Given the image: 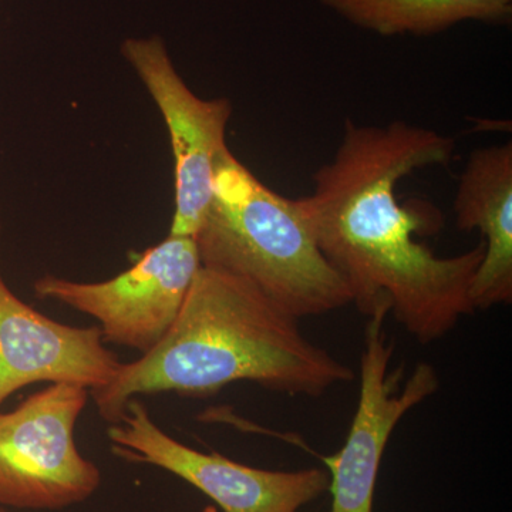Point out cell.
I'll use <instances>...</instances> for the list:
<instances>
[{
  "mask_svg": "<svg viewBox=\"0 0 512 512\" xmlns=\"http://www.w3.org/2000/svg\"><path fill=\"white\" fill-rule=\"evenodd\" d=\"M195 242L202 266L245 279L298 320L352 303L348 285L320 252L296 200L266 187L231 150L218 164Z\"/></svg>",
  "mask_w": 512,
  "mask_h": 512,
  "instance_id": "obj_3",
  "label": "cell"
},
{
  "mask_svg": "<svg viewBox=\"0 0 512 512\" xmlns=\"http://www.w3.org/2000/svg\"><path fill=\"white\" fill-rule=\"evenodd\" d=\"M120 366L99 326L74 328L47 318L20 301L0 272V406L39 382L103 389Z\"/></svg>",
  "mask_w": 512,
  "mask_h": 512,
  "instance_id": "obj_9",
  "label": "cell"
},
{
  "mask_svg": "<svg viewBox=\"0 0 512 512\" xmlns=\"http://www.w3.org/2000/svg\"><path fill=\"white\" fill-rule=\"evenodd\" d=\"M111 450L131 463L150 464L187 481L224 512H298L329 490L319 468L262 470L218 453H202L168 436L138 399L107 430Z\"/></svg>",
  "mask_w": 512,
  "mask_h": 512,
  "instance_id": "obj_6",
  "label": "cell"
},
{
  "mask_svg": "<svg viewBox=\"0 0 512 512\" xmlns=\"http://www.w3.org/2000/svg\"><path fill=\"white\" fill-rule=\"evenodd\" d=\"M89 396L79 384L52 383L12 412H0V504L59 510L99 488V468L74 440Z\"/></svg>",
  "mask_w": 512,
  "mask_h": 512,
  "instance_id": "obj_4",
  "label": "cell"
},
{
  "mask_svg": "<svg viewBox=\"0 0 512 512\" xmlns=\"http://www.w3.org/2000/svg\"><path fill=\"white\" fill-rule=\"evenodd\" d=\"M0 512H6V511L0 510Z\"/></svg>",
  "mask_w": 512,
  "mask_h": 512,
  "instance_id": "obj_13",
  "label": "cell"
},
{
  "mask_svg": "<svg viewBox=\"0 0 512 512\" xmlns=\"http://www.w3.org/2000/svg\"><path fill=\"white\" fill-rule=\"evenodd\" d=\"M386 312L369 316L365 349L360 357V394L345 446L323 458L330 470V512H373L377 477L387 443L400 420L439 390V375L419 363L403 383V367L389 373L394 343L384 320Z\"/></svg>",
  "mask_w": 512,
  "mask_h": 512,
  "instance_id": "obj_8",
  "label": "cell"
},
{
  "mask_svg": "<svg viewBox=\"0 0 512 512\" xmlns=\"http://www.w3.org/2000/svg\"><path fill=\"white\" fill-rule=\"evenodd\" d=\"M355 372L313 345L298 319L255 286L220 269L201 266L180 315L164 339L131 363H121L110 384L93 390L97 410L110 424L143 394L207 397L228 384L319 397Z\"/></svg>",
  "mask_w": 512,
  "mask_h": 512,
  "instance_id": "obj_2",
  "label": "cell"
},
{
  "mask_svg": "<svg viewBox=\"0 0 512 512\" xmlns=\"http://www.w3.org/2000/svg\"><path fill=\"white\" fill-rule=\"evenodd\" d=\"M202 264L197 242L168 235L147 248L127 271L103 282L45 275L33 289L99 322L104 342L138 350L156 348L180 315Z\"/></svg>",
  "mask_w": 512,
  "mask_h": 512,
  "instance_id": "obj_5",
  "label": "cell"
},
{
  "mask_svg": "<svg viewBox=\"0 0 512 512\" xmlns=\"http://www.w3.org/2000/svg\"><path fill=\"white\" fill-rule=\"evenodd\" d=\"M460 231L483 234L484 258L471 281L473 311L512 301V143L481 147L468 157L454 200Z\"/></svg>",
  "mask_w": 512,
  "mask_h": 512,
  "instance_id": "obj_10",
  "label": "cell"
},
{
  "mask_svg": "<svg viewBox=\"0 0 512 512\" xmlns=\"http://www.w3.org/2000/svg\"><path fill=\"white\" fill-rule=\"evenodd\" d=\"M357 28L380 36H430L467 20L507 25L512 0H320Z\"/></svg>",
  "mask_w": 512,
  "mask_h": 512,
  "instance_id": "obj_11",
  "label": "cell"
},
{
  "mask_svg": "<svg viewBox=\"0 0 512 512\" xmlns=\"http://www.w3.org/2000/svg\"><path fill=\"white\" fill-rule=\"evenodd\" d=\"M456 141L406 121L365 126L346 119L335 157L313 174V192L296 200L320 252L367 318L393 315L423 345L473 313L471 281L484 242L456 256L434 255L416 237L439 228L427 205H403L396 188L421 168L451 163Z\"/></svg>",
  "mask_w": 512,
  "mask_h": 512,
  "instance_id": "obj_1",
  "label": "cell"
},
{
  "mask_svg": "<svg viewBox=\"0 0 512 512\" xmlns=\"http://www.w3.org/2000/svg\"><path fill=\"white\" fill-rule=\"evenodd\" d=\"M201 512H218L217 508L214 507V505H208V507H205L204 510Z\"/></svg>",
  "mask_w": 512,
  "mask_h": 512,
  "instance_id": "obj_12",
  "label": "cell"
},
{
  "mask_svg": "<svg viewBox=\"0 0 512 512\" xmlns=\"http://www.w3.org/2000/svg\"><path fill=\"white\" fill-rule=\"evenodd\" d=\"M121 55L153 97L170 134L174 158V212L168 235L191 237L200 231L214 190L232 104L205 100L192 92L175 69L158 36L124 40Z\"/></svg>",
  "mask_w": 512,
  "mask_h": 512,
  "instance_id": "obj_7",
  "label": "cell"
}]
</instances>
